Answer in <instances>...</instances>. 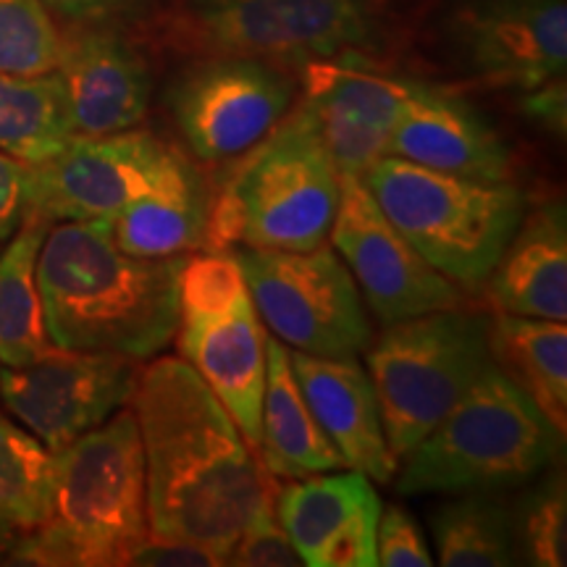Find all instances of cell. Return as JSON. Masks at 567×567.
<instances>
[{
	"instance_id": "4fadbf2b",
	"label": "cell",
	"mask_w": 567,
	"mask_h": 567,
	"mask_svg": "<svg viewBox=\"0 0 567 567\" xmlns=\"http://www.w3.org/2000/svg\"><path fill=\"white\" fill-rule=\"evenodd\" d=\"M334 247L358 284L363 302L381 323L460 308L463 289L434 271L379 208L363 176H342L331 224Z\"/></svg>"
},
{
	"instance_id": "2e32d148",
	"label": "cell",
	"mask_w": 567,
	"mask_h": 567,
	"mask_svg": "<svg viewBox=\"0 0 567 567\" xmlns=\"http://www.w3.org/2000/svg\"><path fill=\"white\" fill-rule=\"evenodd\" d=\"M74 137H105L137 130L153 101V74L145 55L109 24L61 32L53 66Z\"/></svg>"
},
{
	"instance_id": "1f68e13d",
	"label": "cell",
	"mask_w": 567,
	"mask_h": 567,
	"mask_svg": "<svg viewBox=\"0 0 567 567\" xmlns=\"http://www.w3.org/2000/svg\"><path fill=\"white\" fill-rule=\"evenodd\" d=\"M375 559L384 567H431L429 542L421 526L405 507L389 505L381 507L379 528H375Z\"/></svg>"
},
{
	"instance_id": "8992f818",
	"label": "cell",
	"mask_w": 567,
	"mask_h": 567,
	"mask_svg": "<svg viewBox=\"0 0 567 567\" xmlns=\"http://www.w3.org/2000/svg\"><path fill=\"white\" fill-rule=\"evenodd\" d=\"M339 187L334 161L292 105L284 122L243 155L224 193L210 200L205 247L313 250L334 224Z\"/></svg>"
},
{
	"instance_id": "4316f807",
	"label": "cell",
	"mask_w": 567,
	"mask_h": 567,
	"mask_svg": "<svg viewBox=\"0 0 567 567\" xmlns=\"http://www.w3.org/2000/svg\"><path fill=\"white\" fill-rule=\"evenodd\" d=\"M71 132L61 84L48 74L0 71V153L24 163L53 158L69 145Z\"/></svg>"
},
{
	"instance_id": "f1b7e54d",
	"label": "cell",
	"mask_w": 567,
	"mask_h": 567,
	"mask_svg": "<svg viewBox=\"0 0 567 567\" xmlns=\"http://www.w3.org/2000/svg\"><path fill=\"white\" fill-rule=\"evenodd\" d=\"M515 505L513 538L517 565L563 567L567 565V486L563 467L549 465L528 481Z\"/></svg>"
},
{
	"instance_id": "3957f363",
	"label": "cell",
	"mask_w": 567,
	"mask_h": 567,
	"mask_svg": "<svg viewBox=\"0 0 567 567\" xmlns=\"http://www.w3.org/2000/svg\"><path fill=\"white\" fill-rule=\"evenodd\" d=\"M151 534L145 452L132 410L55 452L48 517L21 534L11 563L45 567H116Z\"/></svg>"
},
{
	"instance_id": "4dcf8cb0",
	"label": "cell",
	"mask_w": 567,
	"mask_h": 567,
	"mask_svg": "<svg viewBox=\"0 0 567 567\" xmlns=\"http://www.w3.org/2000/svg\"><path fill=\"white\" fill-rule=\"evenodd\" d=\"M224 565L237 567H300L302 559L289 542L274 513V496L260 507V513L247 523L237 542L226 551Z\"/></svg>"
},
{
	"instance_id": "7c38bea8",
	"label": "cell",
	"mask_w": 567,
	"mask_h": 567,
	"mask_svg": "<svg viewBox=\"0 0 567 567\" xmlns=\"http://www.w3.org/2000/svg\"><path fill=\"white\" fill-rule=\"evenodd\" d=\"M140 360L116 352L53 347L27 365H0V400L51 452L130 405Z\"/></svg>"
},
{
	"instance_id": "e575fe53",
	"label": "cell",
	"mask_w": 567,
	"mask_h": 567,
	"mask_svg": "<svg viewBox=\"0 0 567 567\" xmlns=\"http://www.w3.org/2000/svg\"><path fill=\"white\" fill-rule=\"evenodd\" d=\"M53 21L69 27L111 24V21L134 13L145 0H38Z\"/></svg>"
},
{
	"instance_id": "8fae6325",
	"label": "cell",
	"mask_w": 567,
	"mask_h": 567,
	"mask_svg": "<svg viewBox=\"0 0 567 567\" xmlns=\"http://www.w3.org/2000/svg\"><path fill=\"white\" fill-rule=\"evenodd\" d=\"M442 45L467 80L515 92L565 76V0H457L442 19Z\"/></svg>"
},
{
	"instance_id": "8d00e7d4",
	"label": "cell",
	"mask_w": 567,
	"mask_h": 567,
	"mask_svg": "<svg viewBox=\"0 0 567 567\" xmlns=\"http://www.w3.org/2000/svg\"><path fill=\"white\" fill-rule=\"evenodd\" d=\"M13 542H17V534H13V530L6 526L3 520H0V557H9Z\"/></svg>"
},
{
	"instance_id": "603a6c76",
	"label": "cell",
	"mask_w": 567,
	"mask_h": 567,
	"mask_svg": "<svg viewBox=\"0 0 567 567\" xmlns=\"http://www.w3.org/2000/svg\"><path fill=\"white\" fill-rule=\"evenodd\" d=\"M260 463L268 476L305 478L344 471V460L329 442L297 384L289 347L266 337V389L260 405Z\"/></svg>"
},
{
	"instance_id": "d6986e66",
	"label": "cell",
	"mask_w": 567,
	"mask_h": 567,
	"mask_svg": "<svg viewBox=\"0 0 567 567\" xmlns=\"http://www.w3.org/2000/svg\"><path fill=\"white\" fill-rule=\"evenodd\" d=\"M182 358L229 410L255 452L266 389V329L250 292L210 313H179Z\"/></svg>"
},
{
	"instance_id": "ba28073f",
	"label": "cell",
	"mask_w": 567,
	"mask_h": 567,
	"mask_svg": "<svg viewBox=\"0 0 567 567\" xmlns=\"http://www.w3.org/2000/svg\"><path fill=\"white\" fill-rule=\"evenodd\" d=\"M168 38L197 55L302 69L373 45L375 17L371 0H182Z\"/></svg>"
},
{
	"instance_id": "277c9868",
	"label": "cell",
	"mask_w": 567,
	"mask_h": 567,
	"mask_svg": "<svg viewBox=\"0 0 567 567\" xmlns=\"http://www.w3.org/2000/svg\"><path fill=\"white\" fill-rule=\"evenodd\" d=\"M565 434L492 365L463 400L396 463L402 496L502 494L563 457Z\"/></svg>"
},
{
	"instance_id": "e0dca14e",
	"label": "cell",
	"mask_w": 567,
	"mask_h": 567,
	"mask_svg": "<svg viewBox=\"0 0 567 567\" xmlns=\"http://www.w3.org/2000/svg\"><path fill=\"white\" fill-rule=\"evenodd\" d=\"M274 513L308 567H375L381 496L363 473H316L274 486Z\"/></svg>"
},
{
	"instance_id": "9c48e42d",
	"label": "cell",
	"mask_w": 567,
	"mask_h": 567,
	"mask_svg": "<svg viewBox=\"0 0 567 567\" xmlns=\"http://www.w3.org/2000/svg\"><path fill=\"white\" fill-rule=\"evenodd\" d=\"M260 323L289 350L360 358L373 342L363 295L331 245L313 250H234Z\"/></svg>"
},
{
	"instance_id": "836d02e7",
	"label": "cell",
	"mask_w": 567,
	"mask_h": 567,
	"mask_svg": "<svg viewBox=\"0 0 567 567\" xmlns=\"http://www.w3.org/2000/svg\"><path fill=\"white\" fill-rule=\"evenodd\" d=\"M130 565L145 567H216L224 565V557L203 544L176 542V538H161L147 534L145 542L134 551Z\"/></svg>"
},
{
	"instance_id": "5bb4252c",
	"label": "cell",
	"mask_w": 567,
	"mask_h": 567,
	"mask_svg": "<svg viewBox=\"0 0 567 567\" xmlns=\"http://www.w3.org/2000/svg\"><path fill=\"white\" fill-rule=\"evenodd\" d=\"M174 145L151 130L71 137L61 153L30 163V213L48 224L109 221L153 187Z\"/></svg>"
},
{
	"instance_id": "ffe728a7",
	"label": "cell",
	"mask_w": 567,
	"mask_h": 567,
	"mask_svg": "<svg viewBox=\"0 0 567 567\" xmlns=\"http://www.w3.org/2000/svg\"><path fill=\"white\" fill-rule=\"evenodd\" d=\"M289 363L305 402L342 455L347 471L389 484L396 473V460L386 444L371 375L358 358L334 360L289 350Z\"/></svg>"
},
{
	"instance_id": "7402d4cb",
	"label": "cell",
	"mask_w": 567,
	"mask_h": 567,
	"mask_svg": "<svg viewBox=\"0 0 567 567\" xmlns=\"http://www.w3.org/2000/svg\"><path fill=\"white\" fill-rule=\"evenodd\" d=\"M210 189L197 163L172 147L151 189L109 218L124 252L137 258H174L205 247Z\"/></svg>"
},
{
	"instance_id": "484cf974",
	"label": "cell",
	"mask_w": 567,
	"mask_h": 567,
	"mask_svg": "<svg viewBox=\"0 0 567 567\" xmlns=\"http://www.w3.org/2000/svg\"><path fill=\"white\" fill-rule=\"evenodd\" d=\"M434 563L444 567L517 565L513 517L499 494H455L431 513Z\"/></svg>"
},
{
	"instance_id": "d6a6232c",
	"label": "cell",
	"mask_w": 567,
	"mask_h": 567,
	"mask_svg": "<svg viewBox=\"0 0 567 567\" xmlns=\"http://www.w3.org/2000/svg\"><path fill=\"white\" fill-rule=\"evenodd\" d=\"M30 213V163L0 153V245L9 243Z\"/></svg>"
},
{
	"instance_id": "5b68a950",
	"label": "cell",
	"mask_w": 567,
	"mask_h": 567,
	"mask_svg": "<svg viewBox=\"0 0 567 567\" xmlns=\"http://www.w3.org/2000/svg\"><path fill=\"white\" fill-rule=\"evenodd\" d=\"M363 182L425 264L465 292L484 289L528 208L515 182L431 172L392 155L368 166Z\"/></svg>"
},
{
	"instance_id": "30bf717a",
	"label": "cell",
	"mask_w": 567,
	"mask_h": 567,
	"mask_svg": "<svg viewBox=\"0 0 567 567\" xmlns=\"http://www.w3.org/2000/svg\"><path fill=\"white\" fill-rule=\"evenodd\" d=\"M295 101L292 69L247 55H200L166 87L176 130L203 163L243 158L284 122Z\"/></svg>"
},
{
	"instance_id": "f546056e",
	"label": "cell",
	"mask_w": 567,
	"mask_h": 567,
	"mask_svg": "<svg viewBox=\"0 0 567 567\" xmlns=\"http://www.w3.org/2000/svg\"><path fill=\"white\" fill-rule=\"evenodd\" d=\"M61 48V30L38 0H0V71L48 74Z\"/></svg>"
},
{
	"instance_id": "83f0119b",
	"label": "cell",
	"mask_w": 567,
	"mask_h": 567,
	"mask_svg": "<svg viewBox=\"0 0 567 567\" xmlns=\"http://www.w3.org/2000/svg\"><path fill=\"white\" fill-rule=\"evenodd\" d=\"M55 481V452L0 415V520L30 534L48 517Z\"/></svg>"
},
{
	"instance_id": "9a60e30c",
	"label": "cell",
	"mask_w": 567,
	"mask_h": 567,
	"mask_svg": "<svg viewBox=\"0 0 567 567\" xmlns=\"http://www.w3.org/2000/svg\"><path fill=\"white\" fill-rule=\"evenodd\" d=\"M300 74L295 109L313 126L339 176H363L386 155L415 80L381 71L360 51L305 63Z\"/></svg>"
},
{
	"instance_id": "7a4b0ae2",
	"label": "cell",
	"mask_w": 567,
	"mask_h": 567,
	"mask_svg": "<svg viewBox=\"0 0 567 567\" xmlns=\"http://www.w3.org/2000/svg\"><path fill=\"white\" fill-rule=\"evenodd\" d=\"M184 258L124 252L103 218L51 224L38 258L51 342L63 350L155 358L179 331Z\"/></svg>"
},
{
	"instance_id": "44dd1931",
	"label": "cell",
	"mask_w": 567,
	"mask_h": 567,
	"mask_svg": "<svg viewBox=\"0 0 567 567\" xmlns=\"http://www.w3.org/2000/svg\"><path fill=\"white\" fill-rule=\"evenodd\" d=\"M481 292L496 313L567 321L565 200L528 205Z\"/></svg>"
},
{
	"instance_id": "ac0fdd59",
	"label": "cell",
	"mask_w": 567,
	"mask_h": 567,
	"mask_svg": "<svg viewBox=\"0 0 567 567\" xmlns=\"http://www.w3.org/2000/svg\"><path fill=\"white\" fill-rule=\"evenodd\" d=\"M386 155L431 172L513 182L515 153L507 140L455 92L415 80L402 105Z\"/></svg>"
},
{
	"instance_id": "cb8c5ba5",
	"label": "cell",
	"mask_w": 567,
	"mask_h": 567,
	"mask_svg": "<svg viewBox=\"0 0 567 567\" xmlns=\"http://www.w3.org/2000/svg\"><path fill=\"white\" fill-rule=\"evenodd\" d=\"M492 363L520 386L567 434V326L565 321L494 313L488 326Z\"/></svg>"
},
{
	"instance_id": "d590c367",
	"label": "cell",
	"mask_w": 567,
	"mask_h": 567,
	"mask_svg": "<svg viewBox=\"0 0 567 567\" xmlns=\"http://www.w3.org/2000/svg\"><path fill=\"white\" fill-rule=\"evenodd\" d=\"M520 111L530 122L547 130L555 137H565L567 130V87L565 76L538 84L534 90L520 92Z\"/></svg>"
},
{
	"instance_id": "6da1fadb",
	"label": "cell",
	"mask_w": 567,
	"mask_h": 567,
	"mask_svg": "<svg viewBox=\"0 0 567 567\" xmlns=\"http://www.w3.org/2000/svg\"><path fill=\"white\" fill-rule=\"evenodd\" d=\"M145 452L151 534L226 559L274 484L229 410L184 358L142 368L132 394Z\"/></svg>"
},
{
	"instance_id": "d4e9b609",
	"label": "cell",
	"mask_w": 567,
	"mask_h": 567,
	"mask_svg": "<svg viewBox=\"0 0 567 567\" xmlns=\"http://www.w3.org/2000/svg\"><path fill=\"white\" fill-rule=\"evenodd\" d=\"M51 224L27 216L0 252V365H27L53 350L38 287V258Z\"/></svg>"
},
{
	"instance_id": "52a82bcc",
	"label": "cell",
	"mask_w": 567,
	"mask_h": 567,
	"mask_svg": "<svg viewBox=\"0 0 567 567\" xmlns=\"http://www.w3.org/2000/svg\"><path fill=\"white\" fill-rule=\"evenodd\" d=\"M492 316L446 308L386 323L365 350L368 375L396 463L492 368Z\"/></svg>"
}]
</instances>
